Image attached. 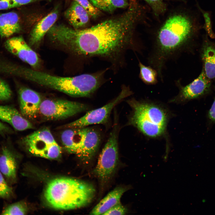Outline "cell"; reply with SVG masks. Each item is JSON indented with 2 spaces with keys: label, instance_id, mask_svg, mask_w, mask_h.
Here are the masks:
<instances>
[{
  "label": "cell",
  "instance_id": "23",
  "mask_svg": "<svg viewBox=\"0 0 215 215\" xmlns=\"http://www.w3.org/2000/svg\"><path fill=\"white\" fill-rule=\"evenodd\" d=\"M27 211L26 205L24 202L20 201L8 206L2 211L1 214L5 215H24Z\"/></svg>",
  "mask_w": 215,
  "mask_h": 215
},
{
  "label": "cell",
  "instance_id": "16",
  "mask_svg": "<svg viewBox=\"0 0 215 215\" xmlns=\"http://www.w3.org/2000/svg\"><path fill=\"white\" fill-rule=\"evenodd\" d=\"M20 19L15 12L0 14V36L8 38L22 30Z\"/></svg>",
  "mask_w": 215,
  "mask_h": 215
},
{
  "label": "cell",
  "instance_id": "6",
  "mask_svg": "<svg viewBox=\"0 0 215 215\" xmlns=\"http://www.w3.org/2000/svg\"><path fill=\"white\" fill-rule=\"evenodd\" d=\"M22 142L34 155L50 159H56L61 156V148L47 128L34 132L24 137Z\"/></svg>",
  "mask_w": 215,
  "mask_h": 215
},
{
  "label": "cell",
  "instance_id": "28",
  "mask_svg": "<svg viewBox=\"0 0 215 215\" xmlns=\"http://www.w3.org/2000/svg\"><path fill=\"white\" fill-rule=\"evenodd\" d=\"M13 194L12 188L7 184L0 171V197L4 199H9Z\"/></svg>",
  "mask_w": 215,
  "mask_h": 215
},
{
  "label": "cell",
  "instance_id": "3",
  "mask_svg": "<svg viewBox=\"0 0 215 215\" xmlns=\"http://www.w3.org/2000/svg\"><path fill=\"white\" fill-rule=\"evenodd\" d=\"M104 72L83 74L73 77L52 75L20 65L17 75L42 86L74 97L91 96L102 84Z\"/></svg>",
  "mask_w": 215,
  "mask_h": 215
},
{
  "label": "cell",
  "instance_id": "15",
  "mask_svg": "<svg viewBox=\"0 0 215 215\" xmlns=\"http://www.w3.org/2000/svg\"><path fill=\"white\" fill-rule=\"evenodd\" d=\"M0 120L8 123L17 131L34 128L32 123L15 108L9 105H0Z\"/></svg>",
  "mask_w": 215,
  "mask_h": 215
},
{
  "label": "cell",
  "instance_id": "33",
  "mask_svg": "<svg viewBox=\"0 0 215 215\" xmlns=\"http://www.w3.org/2000/svg\"><path fill=\"white\" fill-rule=\"evenodd\" d=\"M10 131V128L0 121V134L4 135Z\"/></svg>",
  "mask_w": 215,
  "mask_h": 215
},
{
  "label": "cell",
  "instance_id": "9",
  "mask_svg": "<svg viewBox=\"0 0 215 215\" xmlns=\"http://www.w3.org/2000/svg\"><path fill=\"white\" fill-rule=\"evenodd\" d=\"M132 92L124 86L118 96L110 102L99 108L87 112L84 116L64 126L66 128H81L90 125L103 124L107 122L113 108Z\"/></svg>",
  "mask_w": 215,
  "mask_h": 215
},
{
  "label": "cell",
  "instance_id": "5",
  "mask_svg": "<svg viewBox=\"0 0 215 215\" xmlns=\"http://www.w3.org/2000/svg\"><path fill=\"white\" fill-rule=\"evenodd\" d=\"M127 102L132 110L129 125L149 138H156L165 135L170 117L169 112L165 108L148 101L132 99Z\"/></svg>",
  "mask_w": 215,
  "mask_h": 215
},
{
  "label": "cell",
  "instance_id": "22",
  "mask_svg": "<svg viewBox=\"0 0 215 215\" xmlns=\"http://www.w3.org/2000/svg\"><path fill=\"white\" fill-rule=\"evenodd\" d=\"M139 77L144 83L147 85H154L158 82V73L157 71L150 66H146L140 61Z\"/></svg>",
  "mask_w": 215,
  "mask_h": 215
},
{
  "label": "cell",
  "instance_id": "11",
  "mask_svg": "<svg viewBox=\"0 0 215 215\" xmlns=\"http://www.w3.org/2000/svg\"><path fill=\"white\" fill-rule=\"evenodd\" d=\"M4 46L10 53L33 68H37L39 65L40 60L37 54L22 36L8 39L5 42Z\"/></svg>",
  "mask_w": 215,
  "mask_h": 215
},
{
  "label": "cell",
  "instance_id": "27",
  "mask_svg": "<svg viewBox=\"0 0 215 215\" xmlns=\"http://www.w3.org/2000/svg\"><path fill=\"white\" fill-rule=\"evenodd\" d=\"M150 7L156 16L162 14L166 10V6L164 2L165 0H144Z\"/></svg>",
  "mask_w": 215,
  "mask_h": 215
},
{
  "label": "cell",
  "instance_id": "29",
  "mask_svg": "<svg viewBox=\"0 0 215 215\" xmlns=\"http://www.w3.org/2000/svg\"><path fill=\"white\" fill-rule=\"evenodd\" d=\"M95 7L99 10L112 13L114 11L112 3L113 0H89Z\"/></svg>",
  "mask_w": 215,
  "mask_h": 215
},
{
  "label": "cell",
  "instance_id": "12",
  "mask_svg": "<svg viewBox=\"0 0 215 215\" xmlns=\"http://www.w3.org/2000/svg\"><path fill=\"white\" fill-rule=\"evenodd\" d=\"M18 93L21 113L26 119H34L39 112L42 101L40 94L25 87L20 88Z\"/></svg>",
  "mask_w": 215,
  "mask_h": 215
},
{
  "label": "cell",
  "instance_id": "4",
  "mask_svg": "<svg viewBox=\"0 0 215 215\" xmlns=\"http://www.w3.org/2000/svg\"><path fill=\"white\" fill-rule=\"evenodd\" d=\"M95 194V188L89 182L74 179L59 178L49 182L44 196L52 207L67 210L88 205L93 200Z\"/></svg>",
  "mask_w": 215,
  "mask_h": 215
},
{
  "label": "cell",
  "instance_id": "26",
  "mask_svg": "<svg viewBox=\"0 0 215 215\" xmlns=\"http://www.w3.org/2000/svg\"><path fill=\"white\" fill-rule=\"evenodd\" d=\"M73 0L79 4L93 18H96L100 14V10L93 5L89 0Z\"/></svg>",
  "mask_w": 215,
  "mask_h": 215
},
{
  "label": "cell",
  "instance_id": "2",
  "mask_svg": "<svg viewBox=\"0 0 215 215\" xmlns=\"http://www.w3.org/2000/svg\"><path fill=\"white\" fill-rule=\"evenodd\" d=\"M185 15L169 17L157 32L148 57L149 65L163 81L162 72L167 62L179 56L189 48L195 35L202 26Z\"/></svg>",
  "mask_w": 215,
  "mask_h": 215
},
{
  "label": "cell",
  "instance_id": "21",
  "mask_svg": "<svg viewBox=\"0 0 215 215\" xmlns=\"http://www.w3.org/2000/svg\"><path fill=\"white\" fill-rule=\"evenodd\" d=\"M82 137V128H67L61 134L62 144L69 152L75 154L77 153Z\"/></svg>",
  "mask_w": 215,
  "mask_h": 215
},
{
  "label": "cell",
  "instance_id": "1",
  "mask_svg": "<svg viewBox=\"0 0 215 215\" xmlns=\"http://www.w3.org/2000/svg\"><path fill=\"white\" fill-rule=\"evenodd\" d=\"M128 7L119 16L85 29L54 24L49 31V38L54 44L78 55L117 60L125 50L134 46V27L140 12L134 1H130Z\"/></svg>",
  "mask_w": 215,
  "mask_h": 215
},
{
  "label": "cell",
  "instance_id": "8",
  "mask_svg": "<svg viewBox=\"0 0 215 215\" xmlns=\"http://www.w3.org/2000/svg\"><path fill=\"white\" fill-rule=\"evenodd\" d=\"M88 108L84 104L63 99H45L42 101L39 112L50 119H63L84 111Z\"/></svg>",
  "mask_w": 215,
  "mask_h": 215
},
{
  "label": "cell",
  "instance_id": "19",
  "mask_svg": "<svg viewBox=\"0 0 215 215\" xmlns=\"http://www.w3.org/2000/svg\"><path fill=\"white\" fill-rule=\"evenodd\" d=\"M127 191L124 187H117L109 193L90 212L91 215H103L114 205L120 203L121 198Z\"/></svg>",
  "mask_w": 215,
  "mask_h": 215
},
{
  "label": "cell",
  "instance_id": "14",
  "mask_svg": "<svg viewBox=\"0 0 215 215\" xmlns=\"http://www.w3.org/2000/svg\"><path fill=\"white\" fill-rule=\"evenodd\" d=\"M59 6L57 5L50 13L33 27L29 35L30 46H36L42 41L45 34L57 20L59 13Z\"/></svg>",
  "mask_w": 215,
  "mask_h": 215
},
{
  "label": "cell",
  "instance_id": "30",
  "mask_svg": "<svg viewBox=\"0 0 215 215\" xmlns=\"http://www.w3.org/2000/svg\"><path fill=\"white\" fill-rule=\"evenodd\" d=\"M12 91L9 85L0 78V100H9L12 96Z\"/></svg>",
  "mask_w": 215,
  "mask_h": 215
},
{
  "label": "cell",
  "instance_id": "17",
  "mask_svg": "<svg viewBox=\"0 0 215 215\" xmlns=\"http://www.w3.org/2000/svg\"><path fill=\"white\" fill-rule=\"evenodd\" d=\"M0 171L10 183L16 179L17 162L15 155L8 148H2L0 154Z\"/></svg>",
  "mask_w": 215,
  "mask_h": 215
},
{
  "label": "cell",
  "instance_id": "31",
  "mask_svg": "<svg viewBox=\"0 0 215 215\" xmlns=\"http://www.w3.org/2000/svg\"><path fill=\"white\" fill-rule=\"evenodd\" d=\"M127 211L126 208L120 203L110 208L103 215H124Z\"/></svg>",
  "mask_w": 215,
  "mask_h": 215
},
{
  "label": "cell",
  "instance_id": "32",
  "mask_svg": "<svg viewBox=\"0 0 215 215\" xmlns=\"http://www.w3.org/2000/svg\"><path fill=\"white\" fill-rule=\"evenodd\" d=\"M208 116L211 121L215 122V97L212 105L209 110Z\"/></svg>",
  "mask_w": 215,
  "mask_h": 215
},
{
  "label": "cell",
  "instance_id": "10",
  "mask_svg": "<svg viewBox=\"0 0 215 215\" xmlns=\"http://www.w3.org/2000/svg\"><path fill=\"white\" fill-rule=\"evenodd\" d=\"M180 81L178 80L176 82L179 92L170 100V103H183L197 98L207 93L211 85V79L207 77L203 69L199 76L188 84L184 86Z\"/></svg>",
  "mask_w": 215,
  "mask_h": 215
},
{
  "label": "cell",
  "instance_id": "18",
  "mask_svg": "<svg viewBox=\"0 0 215 215\" xmlns=\"http://www.w3.org/2000/svg\"><path fill=\"white\" fill-rule=\"evenodd\" d=\"M64 16L73 28L80 29L88 23L90 15L79 4L73 0L65 11Z\"/></svg>",
  "mask_w": 215,
  "mask_h": 215
},
{
  "label": "cell",
  "instance_id": "13",
  "mask_svg": "<svg viewBox=\"0 0 215 215\" xmlns=\"http://www.w3.org/2000/svg\"><path fill=\"white\" fill-rule=\"evenodd\" d=\"M82 128V137L76 155L83 161L89 162L94 156L100 142L99 134L96 130L88 128Z\"/></svg>",
  "mask_w": 215,
  "mask_h": 215
},
{
  "label": "cell",
  "instance_id": "25",
  "mask_svg": "<svg viewBox=\"0 0 215 215\" xmlns=\"http://www.w3.org/2000/svg\"><path fill=\"white\" fill-rule=\"evenodd\" d=\"M50 0H0V10L19 7L30 3Z\"/></svg>",
  "mask_w": 215,
  "mask_h": 215
},
{
  "label": "cell",
  "instance_id": "7",
  "mask_svg": "<svg viewBox=\"0 0 215 215\" xmlns=\"http://www.w3.org/2000/svg\"><path fill=\"white\" fill-rule=\"evenodd\" d=\"M116 128L114 126L110 133L94 170V173L102 184L107 182L112 177L118 163V136Z\"/></svg>",
  "mask_w": 215,
  "mask_h": 215
},
{
  "label": "cell",
  "instance_id": "20",
  "mask_svg": "<svg viewBox=\"0 0 215 215\" xmlns=\"http://www.w3.org/2000/svg\"><path fill=\"white\" fill-rule=\"evenodd\" d=\"M201 57L206 76L211 80L215 78V43L210 41L206 36L202 49Z\"/></svg>",
  "mask_w": 215,
  "mask_h": 215
},
{
  "label": "cell",
  "instance_id": "24",
  "mask_svg": "<svg viewBox=\"0 0 215 215\" xmlns=\"http://www.w3.org/2000/svg\"><path fill=\"white\" fill-rule=\"evenodd\" d=\"M197 6L204 19V23L202 26V28L205 30L207 35L210 37L211 38H214L215 34L212 28L211 12L210 11H205L203 10L198 4H197Z\"/></svg>",
  "mask_w": 215,
  "mask_h": 215
}]
</instances>
